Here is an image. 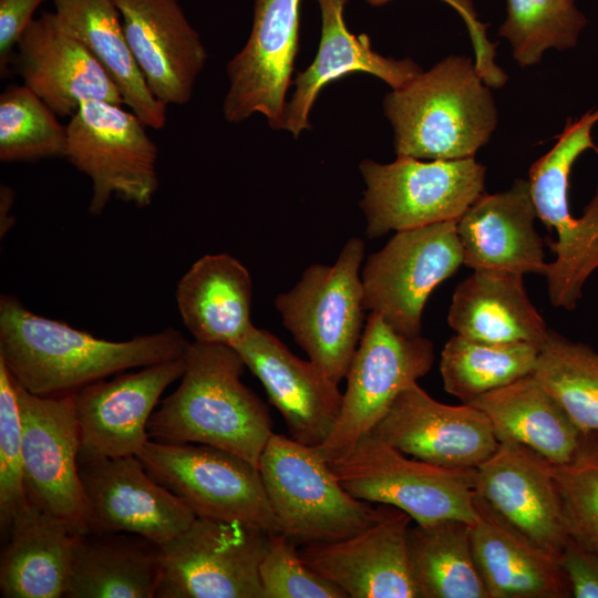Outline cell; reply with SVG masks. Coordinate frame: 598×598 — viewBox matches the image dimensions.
Segmentation results:
<instances>
[{
	"mask_svg": "<svg viewBox=\"0 0 598 598\" xmlns=\"http://www.w3.org/2000/svg\"><path fill=\"white\" fill-rule=\"evenodd\" d=\"M258 470L280 533L300 545L353 536L393 507L353 497L316 447L283 434L270 436Z\"/></svg>",
	"mask_w": 598,
	"mask_h": 598,
	"instance_id": "cell-4",
	"label": "cell"
},
{
	"mask_svg": "<svg viewBox=\"0 0 598 598\" xmlns=\"http://www.w3.org/2000/svg\"><path fill=\"white\" fill-rule=\"evenodd\" d=\"M549 247L555 260L547 264L544 277L555 308L574 310L582 297L588 277L598 269V186L580 217H571L556 230Z\"/></svg>",
	"mask_w": 598,
	"mask_h": 598,
	"instance_id": "cell-38",
	"label": "cell"
},
{
	"mask_svg": "<svg viewBox=\"0 0 598 598\" xmlns=\"http://www.w3.org/2000/svg\"><path fill=\"white\" fill-rule=\"evenodd\" d=\"M522 274L474 269L452 296L447 322L465 338L543 346L549 328L529 300Z\"/></svg>",
	"mask_w": 598,
	"mask_h": 598,
	"instance_id": "cell-26",
	"label": "cell"
},
{
	"mask_svg": "<svg viewBox=\"0 0 598 598\" xmlns=\"http://www.w3.org/2000/svg\"><path fill=\"white\" fill-rule=\"evenodd\" d=\"M176 301L195 341L231 346L254 326L250 274L228 254L197 259L178 282Z\"/></svg>",
	"mask_w": 598,
	"mask_h": 598,
	"instance_id": "cell-29",
	"label": "cell"
},
{
	"mask_svg": "<svg viewBox=\"0 0 598 598\" xmlns=\"http://www.w3.org/2000/svg\"><path fill=\"white\" fill-rule=\"evenodd\" d=\"M45 0H0V75L7 76L18 41Z\"/></svg>",
	"mask_w": 598,
	"mask_h": 598,
	"instance_id": "cell-43",
	"label": "cell"
},
{
	"mask_svg": "<svg viewBox=\"0 0 598 598\" xmlns=\"http://www.w3.org/2000/svg\"><path fill=\"white\" fill-rule=\"evenodd\" d=\"M507 17L498 33L522 66L538 63L547 49L576 47L587 24L575 0H506Z\"/></svg>",
	"mask_w": 598,
	"mask_h": 598,
	"instance_id": "cell-35",
	"label": "cell"
},
{
	"mask_svg": "<svg viewBox=\"0 0 598 598\" xmlns=\"http://www.w3.org/2000/svg\"><path fill=\"white\" fill-rule=\"evenodd\" d=\"M185 355L71 393L81 435L78 462L137 456L151 440L147 423L162 393L185 371Z\"/></svg>",
	"mask_w": 598,
	"mask_h": 598,
	"instance_id": "cell-16",
	"label": "cell"
},
{
	"mask_svg": "<svg viewBox=\"0 0 598 598\" xmlns=\"http://www.w3.org/2000/svg\"><path fill=\"white\" fill-rule=\"evenodd\" d=\"M533 374L582 432H598V351L549 329Z\"/></svg>",
	"mask_w": 598,
	"mask_h": 598,
	"instance_id": "cell-34",
	"label": "cell"
},
{
	"mask_svg": "<svg viewBox=\"0 0 598 598\" xmlns=\"http://www.w3.org/2000/svg\"><path fill=\"white\" fill-rule=\"evenodd\" d=\"M475 494L514 532L559 563L569 539L548 461L514 441L476 468Z\"/></svg>",
	"mask_w": 598,
	"mask_h": 598,
	"instance_id": "cell-18",
	"label": "cell"
},
{
	"mask_svg": "<svg viewBox=\"0 0 598 598\" xmlns=\"http://www.w3.org/2000/svg\"><path fill=\"white\" fill-rule=\"evenodd\" d=\"M465 404L488 416L498 441L523 444L551 464L569 463L587 434L533 373Z\"/></svg>",
	"mask_w": 598,
	"mask_h": 598,
	"instance_id": "cell-30",
	"label": "cell"
},
{
	"mask_svg": "<svg viewBox=\"0 0 598 598\" xmlns=\"http://www.w3.org/2000/svg\"><path fill=\"white\" fill-rule=\"evenodd\" d=\"M29 505L23 481L22 424L16 382L0 360V530L7 538L16 515Z\"/></svg>",
	"mask_w": 598,
	"mask_h": 598,
	"instance_id": "cell-40",
	"label": "cell"
},
{
	"mask_svg": "<svg viewBox=\"0 0 598 598\" xmlns=\"http://www.w3.org/2000/svg\"><path fill=\"white\" fill-rule=\"evenodd\" d=\"M137 457L196 517L241 520L280 533L259 470L245 458L210 445L154 440Z\"/></svg>",
	"mask_w": 598,
	"mask_h": 598,
	"instance_id": "cell-9",
	"label": "cell"
},
{
	"mask_svg": "<svg viewBox=\"0 0 598 598\" xmlns=\"http://www.w3.org/2000/svg\"><path fill=\"white\" fill-rule=\"evenodd\" d=\"M61 28L80 41L117 86L124 104L150 128L165 126L167 105L150 91L127 43L114 0H53Z\"/></svg>",
	"mask_w": 598,
	"mask_h": 598,
	"instance_id": "cell-31",
	"label": "cell"
},
{
	"mask_svg": "<svg viewBox=\"0 0 598 598\" xmlns=\"http://www.w3.org/2000/svg\"><path fill=\"white\" fill-rule=\"evenodd\" d=\"M411 520L405 512L392 507L353 536L302 545L299 556L348 598H419L408 554Z\"/></svg>",
	"mask_w": 598,
	"mask_h": 598,
	"instance_id": "cell-20",
	"label": "cell"
},
{
	"mask_svg": "<svg viewBox=\"0 0 598 598\" xmlns=\"http://www.w3.org/2000/svg\"><path fill=\"white\" fill-rule=\"evenodd\" d=\"M598 122V109L577 120L568 118L555 145L529 168L528 183L537 216L556 230L573 217L569 210V175L576 159L587 150L598 153L592 128Z\"/></svg>",
	"mask_w": 598,
	"mask_h": 598,
	"instance_id": "cell-37",
	"label": "cell"
},
{
	"mask_svg": "<svg viewBox=\"0 0 598 598\" xmlns=\"http://www.w3.org/2000/svg\"><path fill=\"white\" fill-rule=\"evenodd\" d=\"M321 12V38L312 63L295 79L287 102L282 128L298 137L310 128L309 114L320 91L353 72L374 75L398 89L422 72L411 59L385 58L372 49L370 38L353 34L344 21L348 0H317Z\"/></svg>",
	"mask_w": 598,
	"mask_h": 598,
	"instance_id": "cell-24",
	"label": "cell"
},
{
	"mask_svg": "<svg viewBox=\"0 0 598 598\" xmlns=\"http://www.w3.org/2000/svg\"><path fill=\"white\" fill-rule=\"evenodd\" d=\"M162 568V546L143 536L78 534L64 597L153 598Z\"/></svg>",
	"mask_w": 598,
	"mask_h": 598,
	"instance_id": "cell-27",
	"label": "cell"
},
{
	"mask_svg": "<svg viewBox=\"0 0 598 598\" xmlns=\"http://www.w3.org/2000/svg\"><path fill=\"white\" fill-rule=\"evenodd\" d=\"M12 63L22 84L58 116H72L86 101L124 104L121 93L93 54L44 11L24 30Z\"/></svg>",
	"mask_w": 598,
	"mask_h": 598,
	"instance_id": "cell-22",
	"label": "cell"
},
{
	"mask_svg": "<svg viewBox=\"0 0 598 598\" xmlns=\"http://www.w3.org/2000/svg\"><path fill=\"white\" fill-rule=\"evenodd\" d=\"M231 347L264 385L289 436L312 447L324 443L342 408L338 383L315 362L298 358L276 336L255 326Z\"/></svg>",
	"mask_w": 598,
	"mask_h": 598,
	"instance_id": "cell-19",
	"label": "cell"
},
{
	"mask_svg": "<svg viewBox=\"0 0 598 598\" xmlns=\"http://www.w3.org/2000/svg\"><path fill=\"white\" fill-rule=\"evenodd\" d=\"M474 504L471 544L488 598L571 597L556 559L514 532L476 494Z\"/></svg>",
	"mask_w": 598,
	"mask_h": 598,
	"instance_id": "cell-25",
	"label": "cell"
},
{
	"mask_svg": "<svg viewBox=\"0 0 598 598\" xmlns=\"http://www.w3.org/2000/svg\"><path fill=\"white\" fill-rule=\"evenodd\" d=\"M66 125L28 86L12 85L0 95V161L35 162L64 157Z\"/></svg>",
	"mask_w": 598,
	"mask_h": 598,
	"instance_id": "cell-36",
	"label": "cell"
},
{
	"mask_svg": "<svg viewBox=\"0 0 598 598\" xmlns=\"http://www.w3.org/2000/svg\"><path fill=\"white\" fill-rule=\"evenodd\" d=\"M0 199H1V235H2L3 231L6 233L9 229L8 214H9L10 207L13 204V190L9 186L1 184Z\"/></svg>",
	"mask_w": 598,
	"mask_h": 598,
	"instance_id": "cell-45",
	"label": "cell"
},
{
	"mask_svg": "<svg viewBox=\"0 0 598 598\" xmlns=\"http://www.w3.org/2000/svg\"><path fill=\"white\" fill-rule=\"evenodd\" d=\"M462 265L456 220L396 231L363 266L364 307L398 332L419 336L430 295Z\"/></svg>",
	"mask_w": 598,
	"mask_h": 598,
	"instance_id": "cell-12",
	"label": "cell"
},
{
	"mask_svg": "<svg viewBox=\"0 0 598 598\" xmlns=\"http://www.w3.org/2000/svg\"><path fill=\"white\" fill-rule=\"evenodd\" d=\"M301 0H255L250 34L228 62L229 87L224 117L240 123L262 114L271 128L281 130L299 50Z\"/></svg>",
	"mask_w": 598,
	"mask_h": 598,
	"instance_id": "cell-15",
	"label": "cell"
},
{
	"mask_svg": "<svg viewBox=\"0 0 598 598\" xmlns=\"http://www.w3.org/2000/svg\"><path fill=\"white\" fill-rule=\"evenodd\" d=\"M398 156L474 157L497 124L494 97L475 63L450 55L383 100Z\"/></svg>",
	"mask_w": 598,
	"mask_h": 598,
	"instance_id": "cell-3",
	"label": "cell"
},
{
	"mask_svg": "<svg viewBox=\"0 0 598 598\" xmlns=\"http://www.w3.org/2000/svg\"><path fill=\"white\" fill-rule=\"evenodd\" d=\"M76 535L59 517L28 505L13 518L0 560L3 598L64 597Z\"/></svg>",
	"mask_w": 598,
	"mask_h": 598,
	"instance_id": "cell-28",
	"label": "cell"
},
{
	"mask_svg": "<svg viewBox=\"0 0 598 598\" xmlns=\"http://www.w3.org/2000/svg\"><path fill=\"white\" fill-rule=\"evenodd\" d=\"M185 371L147 423L151 440L231 452L257 468L272 433L267 405L240 378L246 368L228 344L189 343Z\"/></svg>",
	"mask_w": 598,
	"mask_h": 598,
	"instance_id": "cell-2",
	"label": "cell"
},
{
	"mask_svg": "<svg viewBox=\"0 0 598 598\" xmlns=\"http://www.w3.org/2000/svg\"><path fill=\"white\" fill-rule=\"evenodd\" d=\"M359 169L365 183L360 207L371 239L457 220L484 193L486 177V167L474 157L398 156L388 164L363 159Z\"/></svg>",
	"mask_w": 598,
	"mask_h": 598,
	"instance_id": "cell-7",
	"label": "cell"
},
{
	"mask_svg": "<svg viewBox=\"0 0 598 598\" xmlns=\"http://www.w3.org/2000/svg\"><path fill=\"white\" fill-rule=\"evenodd\" d=\"M372 433L405 455L450 468H477L499 446L482 410L441 403L417 382L396 396Z\"/></svg>",
	"mask_w": 598,
	"mask_h": 598,
	"instance_id": "cell-17",
	"label": "cell"
},
{
	"mask_svg": "<svg viewBox=\"0 0 598 598\" xmlns=\"http://www.w3.org/2000/svg\"><path fill=\"white\" fill-rule=\"evenodd\" d=\"M189 343L173 328L110 341L37 315L13 296L0 298V360L37 395L71 394L126 370L182 358Z\"/></svg>",
	"mask_w": 598,
	"mask_h": 598,
	"instance_id": "cell-1",
	"label": "cell"
},
{
	"mask_svg": "<svg viewBox=\"0 0 598 598\" xmlns=\"http://www.w3.org/2000/svg\"><path fill=\"white\" fill-rule=\"evenodd\" d=\"M548 464L568 537L598 554V432L586 434L569 463Z\"/></svg>",
	"mask_w": 598,
	"mask_h": 598,
	"instance_id": "cell-39",
	"label": "cell"
},
{
	"mask_svg": "<svg viewBox=\"0 0 598 598\" xmlns=\"http://www.w3.org/2000/svg\"><path fill=\"white\" fill-rule=\"evenodd\" d=\"M329 466L353 497L393 506L416 524L443 519L472 524L477 518L476 468H450L409 458L372 432Z\"/></svg>",
	"mask_w": 598,
	"mask_h": 598,
	"instance_id": "cell-5",
	"label": "cell"
},
{
	"mask_svg": "<svg viewBox=\"0 0 598 598\" xmlns=\"http://www.w3.org/2000/svg\"><path fill=\"white\" fill-rule=\"evenodd\" d=\"M363 257V240L352 237L333 265H310L296 286L275 300L285 328L336 383L346 379L365 326Z\"/></svg>",
	"mask_w": 598,
	"mask_h": 598,
	"instance_id": "cell-6",
	"label": "cell"
},
{
	"mask_svg": "<svg viewBox=\"0 0 598 598\" xmlns=\"http://www.w3.org/2000/svg\"><path fill=\"white\" fill-rule=\"evenodd\" d=\"M540 346L529 342L494 343L453 336L441 353L444 390L470 403L534 372Z\"/></svg>",
	"mask_w": 598,
	"mask_h": 598,
	"instance_id": "cell-33",
	"label": "cell"
},
{
	"mask_svg": "<svg viewBox=\"0 0 598 598\" xmlns=\"http://www.w3.org/2000/svg\"><path fill=\"white\" fill-rule=\"evenodd\" d=\"M389 1L391 0H365L367 3L373 7L383 6ZM442 1L454 8L464 20L474 45L476 56L475 65L486 84L495 87L503 85L507 76L495 63L496 44L487 39V25L478 20L472 0Z\"/></svg>",
	"mask_w": 598,
	"mask_h": 598,
	"instance_id": "cell-42",
	"label": "cell"
},
{
	"mask_svg": "<svg viewBox=\"0 0 598 598\" xmlns=\"http://www.w3.org/2000/svg\"><path fill=\"white\" fill-rule=\"evenodd\" d=\"M561 567L576 598H598V554L568 539L560 557Z\"/></svg>",
	"mask_w": 598,
	"mask_h": 598,
	"instance_id": "cell-44",
	"label": "cell"
},
{
	"mask_svg": "<svg viewBox=\"0 0 598 598\" xmlns=\"http://www.w3.org/2000/svg\"><path fill=\"white\" fill-rule=\"evenodd\" d=\"M86 533H130L163 545L196 518L135 455L79 463Z\"/></svg>",
	"mask_w": 598,
	"mask_h": 598,
	"instance_id": "cell-14",
	"label": "cell"
},
{
	"mask_svg": "<svg viewBox=\"0 0 598 598\" xmlns=\"http://www.w3.org/2000/svg\"><path fill=\"white\" fill-rule=\"evenodd\" d=\"M433 342L405 336L378 313L370 312L347 372V389L336 426L319 455L332 462L372 432L396 396L427 374L434 363Z\"/></svg>",
	"mask_w": 598,
	"mask_h": 598,
	"instance_id": "cell-11",
	"label": "cell"
},
{
	"mask_svg": "<svg viewBox=\"0 0 598 598\" xmlns=\"http://www.w3.org/2000/svg\"><path fill=\"white\" fill-rule=\"evenodd\" d=\"M14 382L28 503L59 517L75 534H84L78 462L81 435L73 396L37 395Z\"/></svg>",
	"mask_w": 598,
	"mask_h": 598,
	"instance_id": "cell-13",
	"label": "cell"
},
{
	"mask_svg": "<svg viewBox=\"0 0 598 598\" xmlns=\"http://www.w3.org/2000/svg\"><path fill=\"white\" fill-rule=\"evenodd\" d=\"M269 535L241 520L196 517L161 545L156 598H262L259 566Z\"/></svg>",
	"mask_w": 598,
	"mask_h": 598,
	"instance_id": "cell-10",
	"label": "cell"
},
{
	"mask_svg": "<svg viewBox=\"0 0 598 598\" xmlns=\"http://www.w3.org/2000/svg\"><path fill=\"white\" fill-rule=\"evenodd\" d=\"M133 56L152 94L186 104L207 52L178 0H114Z\"/></svg>",
	"mask_w": 598,
	"mask_h": 598,
	"instance_id": "cell-21",
	"label": "cell"
},
{
	"mask_svg": "<svg viewBox=\"0 0 598 598\" xmlns=\"http://www.w3.org/2000/svg\"><path fill=\"white\" fill-rule=\"evenodd\" d=\"M145 125L121 104L84 102L66 124L64 157L92 184L89 212L100 215L113 196L148 206L158 188L157 146Z\"/></svg>",
	"mask_w": 598,
	"mask_h": 598,
	"instance_id": "cell-8",
	"label": "cell"
},
{
	"mask_svg": "<svg viewBox=\"0 0 598 598\" xmlns=\"http://www.w3.org/2000/svg\"><path fill=\"white\" fill-rule=\"evenodd\" d=\"M408 554L419 598H488L467 522L443 519L410 526Z\"/></svg>",
	"mask_w": 598,
	"mask_h": 598,
	"instance_id": "cell-32",
	"label": "cell"
},
{
	"mask_svg": "<svg viewBox=\"0 0 598 598\" xmlns=\"http://www.w3.org/2000/svg\"><path fill=\"white\" fill-rule=\"evenodd\" d=\"M297 545L282 533L269 535L259 566L262 598H348L340 587L301 560Z\"/></svg>",
	"mask_w": 598,
	"mask_h": 598,
	"instance_id": "cell-41",
	"label": "cell"
},
{
	"mask_svg": "<svg viewBox=\"0 0 598 598\" xmlns=\"http://www.w3.org/2000/svg\"><path fill=\"white\" fill-rule=\"evenodd\" d=\"M537 217L526 179L503 192L483 193L456 220L463 265L544 275L547 262Z\"/></svg>",
	"mask_w": 598,
	"mask_h": 598,
	"instance_id": "cell-23",
	"label": "cell"
}]
</instances>
